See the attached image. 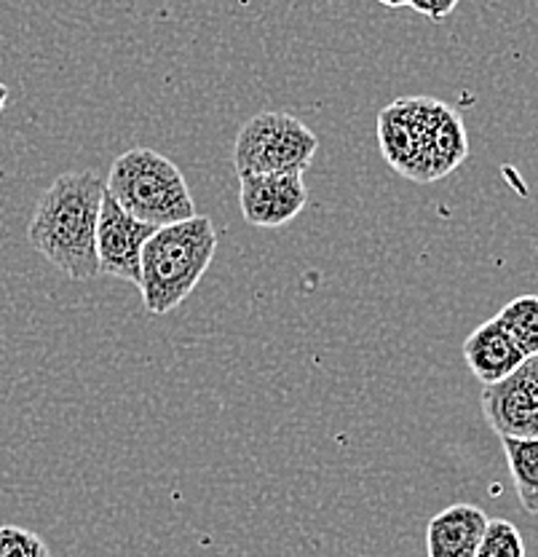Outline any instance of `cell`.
Here are the masks:
<instances>
[{"instance_id": "cell-2", "label": "cell", "mask_w": 538, "mask_h": 557, "mask_svg": "<svg viewBox=\"0 0 538 557\" xmlns=\"http://www.w3.org/2000/svg\"><path fill=\"white\" fill-rule=\"evenodd\" d=\"M215 252L217 231L204 214L155 228L140 255L137 287L142 289L145 311L155 317L175 311L199 287Z\"/></svg>"}, {"instance_id": "cell-4", "label": "cell", "mask_w": 538, "mask_h": 557, "mask_svg": "<svg viewBox=\"0 0 538 557\" xmlns=\"http://www.w3.org/2000/svg\"><path fill=\"white\" fill-rule=\"evenodd\" d=\"M320 150V137L295 115L265 110L252 115L234 143V166L245 174H303Z\"/></svg>"}, {"instance_id": "cell-13", "label": "cell", "mask_w": 538, "mask_h": 557, "mask_svg": "<svg viewBox=\"0 0 538 557\" xmlns=\"http://www.w3.org/2000/svg\"><path fill=\"white\" fill-rule=\"evenodd\" d=\"M496 319L525 357L538 354V295H520L509 300Z\"/></svg>"}, {"instance_id": "cell-14", "label": "cell", "mask_w": 538, "mask_h": 557, "mask_svg": "<svg viewBox=\"0 0 538 557\" xmlns=\"http://www.w3.org/2000/svg\"><path fill=\"white\" fill-rule=\"evenodd\" d=\"M474 557H525V542L512 520H488Z\"/></svg>"}, {"instance_id": "cell-12", "label": "cell", "mask_w": 538, "mask_h": 557, "mask_svg": "<svg viewBox=\"0 0 538 557\" xmlns=\"http://www.w3.org/2000/svg\"><path fill=\"white\" fill-rule=\"evenodd\" d=\"M501 443L520 504L538 515V437H501Z\"/></svg>"}, {"instance_id": "cell-1", "label": "cell", "mask_w": 538, "mask_h": 557, "mask_svg": "<svg viewBox=\"0 0 538 557\" xmlns=\"http://www.w3.org/2000/svg\"><path fill=\"white\" fill-rule=\"evenodd\" d=\"M105 180L97 172H65L40 194L27 225V239L40 258L73 282H89L97 271V220Z\"/></svg>"}, {"instance_id": "cell-10", "label": "cell", "mask_w": 538, "mask_h": 557, "mask_svg": "<svg viewBox=\"0 0 538 557\" xmlns=\"http://www.w3.org/2000/svg\"><path fill=\"white\" fill-rule=\"evenodd\" d=\"M464 359L474 379L483 386H490V383H499L509 373H514L525 359V354L520 351L517 344L509 338L506 330L499 324V319L493 317L479 324L474 333H468V338L464 341Z\"/></svg>"}, {"instance_id": "cell-11", "label": "cell", "mask_w": 538, "mask_h": 557, "mask_svg": "<svg viewBox=\"0 0 538 557\" xmlns=\"http://www.w3.org/2000/svg\"><path fill=\"white\" fill-rule=\"evenodd\" d=\"M468 156V137L464 129V121L448 104H439L437 119L431 129V180L445 177L464 164Z\"/></svg>"}, {"instance_id": "cell-18", "label": "cell", "mask_w": 538, "mask_h": 557, "mask_svg": "<svg viewBox=\"0 0 538 557\" xmlns=\"http://www.w3.org/2000/svg\"><path fill=\"white\" fill-rule=\"evenodd\" d=\"M5 102H9V86H5L3 81H0V113H3V110H5Z\"/></svg>"}, {"instance_id": "cell-7", "label": "cell", "mask_w": 538, "mask_h": 557, "mask_svg": "<svg viewBox=\"0 0 538 557\" xmlns=\"http://www.w3.org/2000/svg\"><path fill=\"white\" fill-rule=\"evenodd\" d=\"M153 231V225L132 218L126 209L115 205L105 190L97 220V271L121 282L140 284V255Z\"/></svg>"}, {"instance_id": "cell-9", "label": "cell", "mask_w": 538, "mask_h": 557, "mask_svg": "<svg viewBox=\"0 0 538 557\" xmlns=\"http://www.w3.org/2000/svg\"><path fill=\"white\" fill-rule=\"evenodd\" d=\"M488 515L474 504H453L426 525V557H474Z\"/></svg>"}, {"instance_id": "cell-6", "label": "cell", "mask_w": 538, "mask_h": 557, "mask_svg": "<svg viewBox=\"0 0 538 557\" xmlns=\"http://www.w3.org/2000/svg\"><path fill=\"white\" fill-rule=\"evenodd\" d=\"M483 416L499 437H538V354L483 388Z\"/></svg>"}, {"instance_id": "cell-3", "label": "cell", "mask_w": 538, "mask_h": 557, "mask_svg": "<svg viewBox=\"0 0 538 557\" xmlns=\"http://www.w3.org/2000/svg\"><path fill=\"white\" fill-rule=\"evenodd\" d=\"M105 190L132 218L153 228L196 218L193 196L183 172L159 150L132 148L121 153L110 166Z\"/></svg>"}, {"instance_id": "cell-17", "label": "cell", "mask_w": 538, "mask_h": 557, "mask_svg": "<svg viewBox=\"0 0 538 557\" xmlns=\"http://www.w3.org/2000/svg\"><path fill=\"white\" fill-rule=\"evenodd\" d=\"M380 5H386V9H404V5L410 3V0H378Z\"/></svg>"}, {"instance_id": "cell-16", "label": "cell", "mask_w": 538, "mask_h": 557, "mask_svg": "<svg viewBox=\"0 0 538 557\" xmlns=\"http://www.w3.org/2000/svg\"><path fill=\"white\" fill-rule=\"evenodd\" d=\"M459 3L461 0H410L408 5L418 11L421 16H426L429 22H442L453 14Z\"/></svg>"}, {"instance_id": "cell-8", "label": "cell", "mask_w": 538, "mask_h": 557, "mask_svg": "<svg viewBox=\"0 0 538 557\" xmlns=\"http://www.w3.org/2000/svg\"><path fill=\"white\" fill-rule=\"evenodd\" d=\"M239 185L241 214L254 228H281L309 205L303 174H245Z\"/></svg>"}, {"instance_id": "cell-5", "label": "cell", "mask_w": 538, "mask_h": 557, "mask_svg": "<svg viewBox=\"0 0 538 557\" xmlns=\"http://www.w3.org/2000/svg\"><path fill=\"white\" fill-rule=\"evenodd\" d=\"M439 104L429 97H408L378 115L380 153L402 177L415 183H431V129Z\"/></svg>"}, {"instance_id": "cell-15", "label": "cell", "mask_w": 538, "mask_h": 557, "mask_svg": "<svg viewBox=\"0 0 538 557\" xmlns=\"http://www.w3.org/2000/svg\"><path fill=\"white\" fill-rule=\"evenodd\" d=\"M0 557H51V549L27 528L0 525Z\"/></svg>"}]
</instances>
